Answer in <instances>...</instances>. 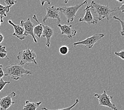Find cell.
I'll return each mask as SVG.
<instances>
[{
	"label": "cell",
	"instance_id": "1",
	"mask_svg": "<svg viewBox=\"0 0 124 110\" xmlns=\"http://www.w3.org/2000/svg\"><path fill=\"white\" fill-rule=\"evenodd\" d=\"M10 65L5 67L3 72L5 77H10L13 80L18 81L24 75L32 74V72L24 68L23 66L20 64H13L9 60Z\"/></svg>",
	"mask_w": 124,
	"mask_h": 110
},
{
	"label": "cell",
	"instance_id": "2",
	"mask_svg": "<svg viewBox=\"0 0 124 110\" xmlns=\"http://www.w3.org/2000/svg\"><path fill=\"white\" fill-rule=\"evenodd\" d=\"M92 6L93 11L95 13L97 14L98 16L96 18L98 20V21H102L103 19L106 18L107 22L109 21L110 15L111 13L115 12V11L111 10L110 7L108 5H103L97 3L94 1H92L90 4Z\"/></svg>",
	"mask_w": 124,
	"mask_h": 110
},
{
	"label": "cell",
	"instance_id": "3",
	"mask_svg": "<svg viewBox=\"0 0 124 110\" xmlns=\"http://www.w3.org/2000/svg\"><path fill=\"white\" fill-rule=\"evenodd\" d=\"M87 3L88 2L85 1L81 3L75 4L74 6L59 7H58V9L61 13H63L66 17L67 23H69L70 22L74 21L76 14L79 8L83 5L87 4Z\"/></svg>",
	"mask_w": 124,
	"mask_h": 110
},
{
	"label": "cell",
	"instance_id": "4",
	"mask_svg": "<svg viewBox=\"0 0 124 110\" xmlns=\"http://www.w3.org/2000/svg\"><path fill=\"white\" fill-rule=\"evenodd\" d=\"M18 60L20 61V65L23 66L24 65H29L31 63L37 64V63L36 60V54L32 50L26 49L21 50L18 53L17 56Z\"/></svg>",
	"mask_w": 124,
	"mask_h": 110
},
{
	"label": "cell",
	"instance_id": "5",
	"mask_svg": "<svg viewBox=\"0 0 124 110\" xmlns=\"http://www.w3.org/2000/svg\"><path fill=\"white\" fill-rule=\"evenodd\" d=\"M94 96L98 98L99 105L108 107L110 109H111V110H118L117 106L111 101L113 98V96L107 95L105 90L103 91L102 94H99L95 93L94 94Z\"/></svg>",
	"mask_w": 124,
	"mask_h": 110
},
{
	"label": "cell",
	"instance_id": "6",
	"mask_svg": "<svg viewBox=\"0 0 124 110\" xmlns=\"http://www.w3.org/2000/svg\"><path fill=\"white\" fill-rule=\"evenodd\" d=\"M105 36L103 33H95L93 35L81 41H78L73 44V46L77 47L78 44L84 45L89 49H91L96 42Z\"/></svg>",
	"mask_w": 124,
	"mask_h": 110
},
{
	"label": "cell",
	"instance_id": "7",
	"mask_svg": "<svg viewBox=\"0 0 124 110\" xmlns=\"http://www.w3.org/2000/svg\"><path fill=\"white\" fill-rule=\"evenodd\" d=\"M46 11V15L44 16L43 19L44 23H45L47 20L49 18L56 19L58 23L61 22V19L60 16L61 13L58 9V7H56L55 6L49 7H47Z\"/></svg>",
	"mask_w": 124,
	"mask_h": 110
},
{
	"label": "cell",
	"instance_id": "8",
	"mask_svg": "<svg viewBox=\"0 0 124 110\" xmlns=\"http://www.w3.org/2000/svg\"><path fill=\"white\" fill-rule=\"evenodd\" d=\"M20 24L24 30L25 36L26 37L28 35L31 36L32 37L35 43H37V40H36L34 34H33V29H34L35 25L31 21L30 18H28L26 21H21Z\"/></svg>",
	"mask_w": 124,
	"mask_h": 110
},
{
	"label": "cell",
	"instance_id": "9",
	"mask_svg": "<svg viewBox=\"0 0 124 110\" xmlns=\"http://www.w3.org/2000/svg\"><path fill=\"white\" fill-rule=\"evenodd\" d=\"M16 96L15 92H11L6 96L0 98V110H7L17 102L13 101L12 98Z\"/></svg>",
	"mask_w": 124,
	"mask_h": 110
},
{
	"label": "cell",
	"instance_id": "10",
	"mask_svg": "<svg viewBox=\"0 0 124 110\" xmlns=\"http://www.w3.org/2000/svg\"><path fill=\"white\" fill-rule=\"evenodd\" d=\"M85 11V15L83 18L79 19V22H85L88 24H97L98 22V20L96 17H93L91 13V11H93V8L91 5H88L84 10Z\"/></svg>",
	"mask_w": 124,
	"mask_h": 110
},
{
	"label": "cell",
	"instance_id": "11",
	"mask_svg": "<svg viewBox=\"0 0 124 110\" xmlns=\"http://www.w3.org/2000/svg\"><path fill=\"white\" fill-rule=\"evenodd\" d=\"M58 27L61 31L62 35H66L69 39H72L73 37H74L76 35V34L77 33V30L72 29V25H61L60 24H58Z\"/></svg>",
	"mask_w": 124,
	"mask_h": 110
},
{
	"label": "cell",
	"instance_id": "12",
	"mask_svg": "<svg viewBox=\"0 0 124 110\" xmlns=\"http://www.w3.org/2000/svg\"><path fill=\"white\" fill-rule=\"evenodd\" d=\"M8 23L11 25H12V27L14 28L15 32L12 34V36L16 37H17L21 40H24L25 38H26V36L24 35V30L23 28L19 25L15 24L10 20L8 21Z\"/></svg>",
	"mask_w": 124,
	"mask_h": 110
},
{
	"label": "cell",
	"instance_id": "13",
	"mask_svg": "<svg viewBox=\"0 0 124 110\" xmlns=\"http://www.w3.org/2000/svg\"><path fill=\"white\" fill-rule=\"evenodd\" d=\"M43 31L42 36L46 38V46L48 48H50V39L54 34V31L51 28L46 25H43Z\"/></svg>",
	"mask_w": 124,
	"mask_h": 110
},
{
	"label": "cell",
	"instance_id": "14",
	"mask_svg": "<svg viewBox=\"0 0 124 110\" xmlns=\"http://www.w3.org/2000/svg\"><path fill=\"white\" fill-rule=\"evenodd\" d=\"M32 18L38 23V24L37 25V26H35L34 28V29H33V34H34L35 36L36 35L37 37L38 38H40L41 37V36H42V34H43V24L39 23V22L38 21L36 15H33Z\"/></svg>",
	"mask_w": 124,
	"mask_h": 110
},
{
	"label": "cell",
	"instance_id": "15",
	"mask_svg": "<svg viewBox=\"0 0 124 110\" xmlns=\"http://www.w3.org/2000/svg\"><path fill=\"white\" fill-rule=\"evenodd\" d=\"M42 102H30L29 101H26V104L24 106L23 110H36L38 107L41 105Z\"/></svg>",
	"mask_w": 124,
	"mask_h": 110
},
{
	"label": "cell",
	"instance_id": "16",
	"mask_svg": "<svg viewBox=\"0 0 124 110\" xmlns=\"http://www.w3.org/2000/svg\"><path fill=\"white\" fill-rule=\"evenodd\" d=\"M10 7L3 6L0 4V18H1V22H3V17L7 16V13L10 11Z\"/></svg>",
	"mask_w": 124,
	"mask_h": 110
},
{
	"label": "cell",
	"instance_id": "17",
	"mask_svg": "<svg viewBox=\"0 0 124 110\" xmlns=\"http://www.w3.org/2000/svg\"><path fill=\"white\" fill-rule=\"evenodd\" d=\"M59 51L62 55H66L69 51V48L66 46H62L60 48Z\"/></svg>",
	"mask_w": 124,
	"mask_h": 110
},
{
	"label": "cell",
	"instance_id": "18",
	"mask_svg": "<svg viewBox=\"0 0 124 110\" xmlns=\"http://www.w3.org/2000/svg\"><path fill=\"white\" fill-rule=\"evenodd\" d=\"M79 102V100H78V99H77L75 101V102L74 104H73V105L71 106L70 107H67V108H64V109H59V110H71L72 109H73V108H74V107L77 105V104ZM41 110H49L48 109H46L45 108H41Z\"/></svg>",
	"mask_w": 124,
	"mask_h": 110
},
{
	"label": "cell",
	"instance_id": "19",
	"mask_svg": "<svg viewBox=\"0 0 124 110\" xmlns=\"http://www.w3.org/2000/svg\"><path fill=\"white\" fill-rule=\"evenodd\" d=\"M113 18L114 19L117 20H118V21H119L121 24V27H122V30H121L120 31V34L122 36H124V21L118 18V17L115 16H113Z\"/></svg>",
	"mask_w": 124,
	"mask_h": 110
},
{
	"label": "cell",
	"instance_id": "20",
	"mask_svg": "<svg viewBox=\"0 0 124 110\" xmlns=\"http://www.w3.org/2000/svg\"><path fill=\"white\" fill-rule=\"evenodd\" d=\"M4 2L6 4V6L11 7L12 5H15L16 3H17V1L15 0H5Z\"/></svg>",
	"mask_w": 124,
	"mask_h": 110
},
{
	"label": "cell",
	"instance_id": "21",
	"mask_svg": "<svg viewBox=\"0 0 124 110\" xmlns=\"http://www.w3.org/2000/svg\"><path fill=\"white\" fill-rule=\"evenodd\" d=\"M10 82L8 81H4L2 79L0 80V92H1L3 89L4 87L6 85L8 84H10Z\"/></svg>",
	"mask_w": 124,
	"mask_h": 110
},
{
	"label": "cell",
	"instance_id": "22",
	"mask_svg": "<svg viewBox=\"0 0 124 110\" xmlns=\"http://www.w3.org/2000/svg\"><path fill=\"white\" fill-rule=\"evenodd\" d=\"M115 55L117 57H119L124 60V50H122L119 52H115Z\"/></svg>",
	"mask_w": 124,
	"mask_h": 110
},
{
	"label": "cell",
	"instance_id": "23",
	"mask_svg": "<svg viewBox=\"0 0 124 110\" xmlns=\"http://www.w3.org/2000/svg\"><path fill=\"white\" fill-rule=\"evenodd\" d=\"M114 10L115 11V12L117 11H122V12L124 13V3L122 5V6L120 7H115L114 8Z\"/></svg>",
	"mask_w": 124,
	"mask_h": 110
},
{
	"label": "cell",
	"instance_id": "24",
	"mask_svg": "<svg viewBox=\"0 0 124 110\" xmlns=\"http://www.w3.org/2000/svg\"><path fill=\"white\" fill-rule=\"evenodd\" d=\"M2 52H4V53H7V51L6 50V47L5 46H3L0 44V53Z\"/></svg>",
	"mask_w": 124,
	"mask_h": 110
},
{
	"label": "cell",
	"instance_id": "25",
	"mask_svg": "<svg viewBox=\"0 0 124 110\" xmlns=\"http://www.w3.org/2000/svg\"><path fill=\"white\" fill-rule=\"evenodd\" d=\"M3 66L2 65H0V80L2 79V78L4 76L3 70Z\"/></svg>",
	"mask_w": 124,
	"mask_h": 110
},
{
	"label": "cell",
	"instance_id": "26",
	"mask_svg": "<svg viewBox=\"0 0 124 110\" xmlns=\"http://www.w3.org/2000/svg\"><path fill=\"white\" fill-rule=\"evenodd\" d=\"M3 40H4V36L1 33H0V44L2 43Z\"/></svg>",
	"mask_w": 124,
	"mask_h": 110
},
{
	"label": "cell",
	"instance_id": "27",
	"mask_svg": "<svg viewBox=\"0 0 124 110\" xmlns=\"http://www.w3.org/2000/svg\"><path fill=\"white\" fill-rule=\"evenodd\" d=\"M40 2H41V4L42 6H43L45 2H47L48 4H50V1H45V0H44V1H40Z\"/></svg>",
	"mask_w": 124,
	"mask_h": 110
},
{
	"label": "cell",
	"instance_id": "28",
	"mask_svg": "<svg viewBox=\"0 0 124 110\" xmlns=\"http://www.w3.org/2000/svg\"><path fill=\"white\" fill-rule=\"evenodd\" d=\"M117 2H123V1H117Z\"/></svg>",
	"mask_w": 124,
	"mask_h": 110
},
{
	"label": "cell",
	"instance_id": "29",
	"mask_svg": "<svg viewBox=\"0 0 124 110\" xmlns=\"http://www.w3.org/2000/svg\"><path fill=\"white\" fill-rule=\"evenodd\" d=\"M1 18H0V25H1Z\"/></svg>",
	"mask_w": 124,
	"mask_h": 110
}]
</instances>
